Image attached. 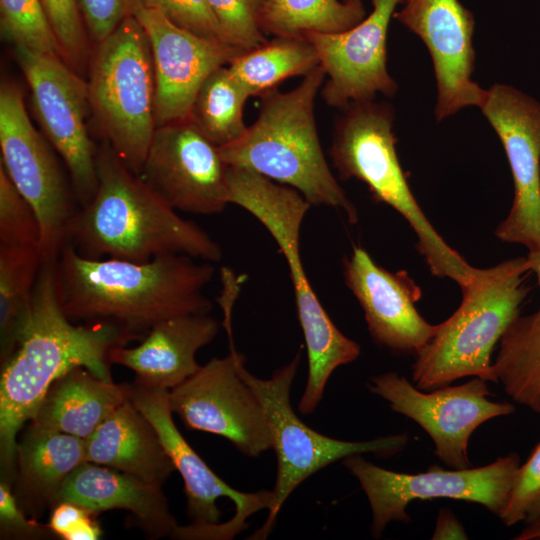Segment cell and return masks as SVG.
<instances>
[{
  "instance_id": "6da1fadb",
  "label": "cell",
  "mask_w": 540,
  "mask_h": 540,
  "mask_svg": "<svg viewBox=\"0 0 540 540\" xmlns=\"http://www.w3.org/2000/svg\"><path fill=\"white\" fill-rule=\"evenodd\" d=\"M55 260L42 261L16 348L1 364V480L10 485L16 472L17 434L34 418L52 383L77 367L113 382L111 350L140 340L111 322L74 324L59 301Z\"/></svg>"
},
{
  "instance_id": "7a4b0ae2",
  "label": "cell",
  "mask_w": 540,
  "mask_h": 540,
  "mask_svg": "<svg viewBox=\"0 0 540 540\" xmlns=\"http://www.w3.org/2000/svg\"><path fill=\"white\" fill-rule=\"evenodd\" d=\"M195 260L178 254L146 262L90 259L66 244L55 260L59 301L73 322H111L142 340L165 319L212 310L204 288L215 268Z\"/></svg>"
},
{
  "instance_id": "3957f363",
  "label": "cell",
  "mask_w": 540,
  "mask_h": 540,
  "mask_svg": "<svg viewBox=\"0 0 540 540\" xmlns=\"http://www.w3.org/2000/svg\"><path fill=\"white\" fill-rule=\"evenodd\" d=\"M96 166L97 190L68 229L66 244L77 253L134 262L172 254L222 259L221 246L154 193L105 141L97 147Z\"/></svg>"
},
{
  "instance_id": "277c9868",
  "label": "cell",
  "mask_w": 540,
  "mask_h": 540,
  "mask_svg": "<svg viewBox=\"0 0 540 540\" xmlns=\"http://www.w3.org/2000/svg\"><path fill=\"white\" fill-rule=\"evenodd\" d=\"M325 78L319 65L295 88L260 97L256 120L238 139L218 148L226 165L290 186L311 205L342 211L355 224L358 212L333 176L318 135L314 106Z\"/></svg>"
},
{
  "instance_id": "5b68a950",
  "label": "cell",
  "mask_w": 540,
  "mask_h": 540,
  "mask_svg": "<svg viewBox=\"0 0 540 540\" xmlns=\"http://www.w3.org/2000/svg\"><path fill=\"white\" fill-rule=\"evenodd\" d=\"M226 183L228 204L253 215L271 234L287 261L308 356L307 382L298 411L310 414L322 400L335 369L355 361L361 353L360 345L333 323L305 274L299 239L311 204L296 189L242 167L227 165Z\"/></svg>"
},
{
  "instance_id": "8992f818",
  "label": "cell",
  "mask_w": 540,
  "mask_h": 540,
  "mask_svg": "<svg viewBox=\"0 0 540 540\" xmlns=\"http://www.w3.org/2000/svg\"><path fill=\"white\" fill-rule=\"evenodd\" d=\"M528 272L526 257L473 267L460 286L459 307L437 325L434 336L416 354L412 380L418 389H436L467 376L498 383L491 355L520 315L529 291L524 282Z\"/></svg>"
},
{
  "instance_id": "52a82bcc",
  "label": "cell",
  "mask_w": 540,
  "mask_h": 540,
  "mask_svg": "<svg viewBox=\"0 0 540 540\" xmlns=\"http://www.w3.org/2000/svg\"><path fill=\"white\" fill-rule=\"evenodd\" d=\"M395 112L386 102H353L336 119L329 155L343 180L365 183L376 201L394 208L417 236V249L430 272L459 286L472 271L467 261L437 233L409 187L396 152Z\"/></svg>"
},
{
  "instance_id": "ba28073f",
  "label": "cell",
  "mask_w": 540,
  "mask_h": 540,
  "mask_svg": "<svg viewBox=\"0 0 540 540\" xmlns=\"http://www.w3.org/2000/svg\"><path fill=\"white\" fill-rule=\"evenodd\" d=\"M88 66L90 111L98 133L138 175L156 122L152 51L135 16L96 43Z\"/></svg>"
},
{
  "instance_id": "9c48e42d",
  "label": "cell",
  "mask_w": 540,
  "mask_h": 540,
  "mask_svg": "<svg viewBox=\"0 0 540 540\" xmlns=\"http://www.w3.org/2000/svg\"><path fill=\"white\" fill-rule=\"evenodd\" d=\"M299 361L300 354L297 353L288 364L275 370L269 379L251 374L245 367L244 357L239 361L242 377L262 404L277 459L271 509L265 523L249 539L268 537L284 502L299 484L314 473L354 454L393 456L403 451L409 441L404 433L368 441H344L311 429L296 415L290 402V389Z\"/></svg>"
},
{
  "instance_id": "30bf717a",
  "label": "cell",
  "mask_w": 540,
  "mask_h": 540,
  "mask_svg": "<svg viewBox=\"0 0 540 540\" xmlns=\"http://www.w3.org/2000/svg\"><path fill=\"white\" fill-rule=\"evenodd\" d=\"M168 393L169 390L151 388L135 380L130 399L153 425L184 480L190 524L178 526L172 538L231 540L248 527L251 515L271 509L272 490L242 492L219 478L178 431Z\"/></svg>"
},
{
  "instance_id": "8fae6325",
  "label": "cell",
  "mask_w": 540,
  "mask_h": 540,
  "mask_svg": "<svg viewBox=\"0 0 540 540\" xmlns=\"http://www.w3.org/2000/svg\"><path fill=\"white\" fill-rule=\"evenodd\" d=\"M0 149V165L38 218L42 260H54L80 205L53 150L32 124L20 87L8 79L0 86Z\"/></svg>"
},
{
  "instance_id": "7c38bea8",
  "label": "cell",
  "mask_w": 540,
  "mask_h": 540,
  "mask_svg": "<svg viewBox=\"0 0 540 540\" xmlns=\"http://www.w3.org/2000/svg\"><path fill=\"white\" fill-rule=\"evenodd\" d=\"M343 464L356 477L368 498L372 511L371 531L378 538L388 523L410 521L406 508L413 500H463L480 504L500 516L520 467V458L510 453L482 467L453 470L432 467L417 474L384 469L362 454L344 458Z\"/></svg>"
},
{
  "instance_id": "4fadbf2b",
  "label": "cell",
  "mask_w": 540,
  "mask_h": 540,
  "mask_svg": "<svg viewBox=\"0 0 540 540\" xmlns=\"http://www.w3.org/2000/svg\"><path fill=\"white\" fill-rule=\"evenodd\" d=\"M18 65L31 92L35 116L46 138L68 169L72 190L83 207L97 186V147L86 119L90 111L88 83L62 58L15 47Z\"/></svg>"
},
{
  "instance_id": "5bb4252c",
  "label": "cell",
  "mask_w": 540,
  "mask_h": 540,
  "mask_svg": "<svg viewBox=\"0 0 540 540\" xmlns=\"http://www.w3.org/2000/svg\"><path fill=\"white\" fill-rule=\"evenodd\" d=\"M230 352L212 358L169 390V403L185 426L216 434L248 457L272 449V437L262 404L239 370L243 357L228 337Z\"/></svg>"
},
{
  "instance_id": "9a60e30c",
  "label": "cell",
  "mask_w": 540,
  "mask_h": 540,
  "mask_svg": "<svg viewBox=\"0 0 540 540\" xmlns=\"http://www.w3.org/2000/svg\"><path fill=\"white\" fill-rule=\"evenodd\" d=\"M487 381L474 378L457 386L424 392L396 372L373 376L369 390L385 399L390 408L419 424L431 437L436 456L453 469L471 467L468 442L484 422L510 415L514 406L494 402Z\"/></svg>"
},
{
  "instance_id": "2e32d148",
  "label": "cell",
  "mask_w": 540,
  "mask_h": 540,
  "mask_svg": "<svg viewBox=\"0 0 540 540\" xmlns=\"http://www.w3.org/2000/svg\"><path fill=\"white\" fill-rule=\"evenodd\" d=\"M480 109L503 145L514 184L510 211L495 235L528 252L540 250V102L497 83Z\"/></svg>"
},
{
  "instance_id": "e0dca14e",
  "label": "cell",
  "mask_w": 540,
  "mask_h": 540,
  "mask_svg": "<svg viewBox=\"0 0 540 540\" xmlns=\"http://www.w3.org/2000/svg\"><path fill=\"white\" fill-rule=\"evenodd\" d=\"M226 171L219 148L188 117L156 127L138 175L176 211L213 215L228 204Z\"/></svg>"
},
{
  "instance_id": "ac0fdd59",
  "label": "cell",
  "mask_w": 540,
  "mask_h": 540,
  "mask_svg": "<svg viewBox=\"0 0 540 540\" xmlns=\"http://www.w3.org/2000/svg\"><path fill=\"white\" fill-rule=\"evenodd\" d=\"M404 0H371L373 10L354 27L338 33H310L320 66L327 77L320 90L331 107L388 98L398 85L387 69V35L396 7Z\"/></svg>"
},
{
  "instance_id": "d6986e66",
  "label": "cell",
  "mask_w": 540,
  "mask_h": 540,
  "mask_svg": "<svg viewBox=\"0 0 540 540\" xmlns=\"http://www.w3.org/2000/svg\"><path fill=\"white\" fill-rule=\"evenodd\" d=\"M393 18L416 34L431 56L438 122L459 110L481 107L487 90L472 80L475 68V19L459 0H404Z\"/></svg>"
},
{
  "instance_id": "ffe728a7",
  "label": "cell",
  "mask_w": 540,
  "mask_h": 540,
  "mask_svg": "<svg viewBox=\"0 0 540 540\" xmlns=\"http://www.w3.org/2000/svg\"><path fill=\"white\" fill-rule=\"evenodd\" d=\"M134 16L144 28L152 51L156 127L188 118L206 78L244 51L180 28L155 9L142 7Z\"/></svg>"
},
{
  "instance_id": "44dd1931",
  "label": "cell",
  "mask_w": 540,
  "mask_h": 540,
  "mask_svg": "<svg viewBox=\"0 0 540 540\" xmlns=\"http://www.w3.org/2000/svg\"><path fill=\"white\" fill-rule=\"evenodd\" d=\"M347 287L361 305L373 340L393 352L417 354L434 336L416 308L421 290L406 271L389 272L361 247L343 260Z\"/></svg>"
},
{
  "instance_id": "7402d4cb",
  "label": "cell",
  "mask_w": 540,
  "mask_h": 540,
  "mask_svg": "<svg viewBox=\"0 0 540 540\" xmlns=\"http://www.w3.org/2000/svg\"><path fill=\"white\" fill-rule=\"evenodd\" d=\"M218 329L209 314L171 317L154 325L139 345L113 348L110 361L134 371L135 380L145 386L170 390L200 368L196 353L216 337Z\"/></svg>"
},
{
  "instance_id": "603a6c76",
  "label": "cell",
  "mask_w": 540,
  "mask_h": 540,
  "mask_svg": "<svg viewBox=\"0 0 540 540\" xmlns=\"http://www.w3.org/2000/svg\"><path fill=\"white\" fill-rule=\"evenodd\" d=\"M59 502H71L97 514L127 510L153 538H172L178 527L162 486L91 462L82 463L67 477L57 495L56 504Z\"/></svg>"
},
{
  "instance_id": "cb8c5ba5",
  "label": "cell",
  "mask_w": 540,
  "mask_h": 540,
  "mask_svg": "<svg viewBox=\"0 0 540 540\" xmlns=\"http://www.w3.org/2000/svg\"><path fill=\"white\" fill-rule=\"evenodd\" d=\"M84 462L83 439L30 424L17 442L11 485L21 509L34 520L52 509L64 481Z\"/></svg>"
},
{
  "instance_id": "d4e9b609",
  "label": "cell",
  "mask_w": 540,
  "mask_h": 540,
  "mask_svg": "<svg viewBox=\"0 0 540 540\" xmlns=\"http://www.w3.org/2000/svg\"><path fill=\"white\" fill-rule=\"evenodd\" d=\"M86 461L162 486L175 467L149 420L128 399L85 440Z\"/></svg>"
},
{
  "instance_id": "484cf974",
  "label": "cell",
  "mask_w": 540,
  "mask_h": 540,
  "mask_svg": "<svg viewBox=\"0 0 540 540\" xmlns=\"http://www.w3.org/2000/svg\"><path fill=\"white\" fill-rule=\"evenodd\" d=\"M132 384L107 382L84 367L52 383L31 424L85 440L130 399Z\"/></svg>"
},
{
  "instance_id": "4316f807",
  "label": "cell",
  "mask_w": 540,
  "mask_h": 540,
  "mask_svg": "<svg viewBox=\"0 0 540 540\" xmlns=\"http://www.w3.org/2000/svg\"><path fill=\"white\" fill-rule=\"evenodd\" d=\"M319 65L316 49L306 37L274 36L241 52L228 69L250 97H262L283 81L304 77Z\"/></svg>"
},
{
  "instance_id": "83f0119b",
  "label": "cell",
  "mask_w": 540,
  "mask_h": 540,
  "mask_svg": "<svg viewBox=\"0 0 540 540\" xmlns=\"http://www.w3.org/2000/svg\"><path fill=\"white\" fill-rule=\"evenodd\" d=\"M493 368L516 402L540 413V311L518 316L499 341Z\"/></svg>"
},
{
  "instance_id": "f1b7e54d",
  "label": "cell",
  "mask_w": 540,
  "mask_h": 540,
  "mask_svg": "<svg viewBox=\"0 0 540 540\" xmlns=\"http://www.w3.org/2000/svg\"><path fill=\"white\" fill-rule=\"evenodd\" d=\"M365 17L363 0H266L259 23L265 34L305 37L342 32Z\"/></svg>"
},
{
  "instance_id": "f546056e",
  "label": "cell",
  "mask_w": 540,
  "mask_h": 540,
  "mask_svg": "<svg viewBox=\"0 0 540 540\" xmlns=\"http://www.w3.org/2000/svg\"><path fill=\"white\" fill-rule=\"evenodd\" d=\"M38 247L0 245V361L16 348L42 263Z\"/></svg>"
},
{
  "instance_id": "4dcf8cb0",
  "label": "cell",
  "mask_w": 540,
  "mask_h": 540,
  "mask_svg": "<svg viewBox=\"0 0 540 540\" xmlns=\"http://www.w3.org/2000/svg\"><path fill=\"white\" fill-rule=\"evenodd\" d=\"M249 94L228 66L213 71L194 99L189 118L217 147L238 139L246 130L244 109Z\"/></svg>"
},
{
  "instance_id": "1f68e13d",
  "label": "cell",
  "mask_w": 540,
  "mask_h": 540,
  "mask_svg": "<svg viewBox=\"0 0 540 540\" xmlns=\"http://www.w3.org/2000/svg\"><path fill=\"white\" fill-rule=\"evenodd\" d=\"M0 28L2 37L15 47L63 59L42 0H0Z\"/></svg>"
},
{
  "instance_id": "d6a6232c",
  "label": "cell",
  "mask_w": 540,
  "mask_h": 540,
  "mask_svg": "<svg viewBox=\"0 0 540 540\" xmlns=\"http://www.w3.org/2000/svg\"><path fill=\"white\" fill-rule=\"evenodd\" d=\"M41 230L34 209L0 165V245L38 247Z\"/></svg>"
},
{
  "instance_id": "836d02e7",
  "label": "cell",
  "mask_w": 540,
  "mask_h": 540,
  "mask_svg": "<svg viewBox=\"0 0 540 540\" xmlns=\"http://www.w3.org/2000/svg\"><path fill=\"white\" fill-rule=\"evenodd\" d=\"M63 60L81 74L90 60L89 35L77 0H42Z\"/></svg>"
},
{
  "instance_id": "e575fe53",
  "label": "cell",
  "mask_w": 540,
  "mask_h": 540,
  "mask_svg": "<svg viewBox=\"0 0 540 540\" xmlns=\"http://www.w3.org/2000/svg\"><path fill=\"white\" fill-rule=\"evenodd\" d=\"M225 40L242 50L267 41L259 23L266 0H207Z\"/></svg>"
},
{
  "instance_id": "d590c367",
  "label": "cell",
  "mask_w": 540,
  "mask_h": 540,
  "mask_svg": "<svg viewBox=\"0 0 540 540\" xmlns=\"http://www.w3.org/2000/svg\"><path fill=\"white\" fill-rule=\"evenodd\" d=\"M142 7L159 11L178 27L200 37L228 43L207 0H142Z\"/></svg>"
},
{
  "instance_id": "8d00e7d4",
  "label": "cell",
  "mask_w": 540,
  "mask_h": 540,
  "mask_svg": "<svg viewBox=\"0 0 540 540\" xmlns=\"http://www.w3.org/2000/svg\"><path fill=\"white\" fill-rule=\"evenodd\" d=\"M540 494V442L529 459L519 467L507 503L499 516L506 526L526 519L532 503Z\"/></svg>"
},
{
  "instance_id": "74e56055",
  "label": "cell",
  "mask_w": 540,
  "mask_h": 540,
  "mask_svg": "<svg viewBox=\"0 0 540 540\" xmlns=\"http://www.w3.org/2000/svg\"><path fill=\"white\" fill-rule=\"evenodd\" d=\"M89 38L98 43L142 8V0H77Z\"/></svg>"
},
{
  "instance_id": "f35d334b",
  "label": "cell",
  "mask_w": 540,
  "mask_h": 540,
  "mask_svg": "<svg viewBox=\"0 0 540 540\" xmlns=\"http://www.w3.org/2000/svg\"><path fill=\"white\" fill-rule=\"evenodd\" d=\"M94 513L71 502H59L51 511L49 528L64 540H97L102 535Z\"/></svg>"
},
{
  "instance_id": "ab89813d",
  "label": "cell",
  "mask_w": 540,
  "mask_h": 540,
  "mask_svg": "<svg viewBox=\"0 0 540 540\" xmlns=\"http://www.w3.org/2000/svg\"><path fill=\"white\" fill-rule=\"evenodd\" d=\"M19 506L9 483L0 481V531L1 538L45 539L55 536L48 524L28 518Z\"/></svg>"
},
{
  "instance_id": "60d3db41",
  "label": "cell",
  "mask_w": 540,
  "mask_h": 540,
  "mask_svg": "<svg viewBox=\"0 0 540 540\" xmlns=\"http://www.w3.org/2000/svg\"><path fill=\"white\" fill-rule=\"evenodd\" d=\"M432 539H467V535L455 515L449 509H441Z\"/></svg>"
},
{
  "instance_id": "b9f144b4",
  "label": "cell",
  "mask_w": 540,
  "mask_h": 540,
  "mask_svg": "<svg viewBox=\"0 0 540 540\" xmlns=\"http://www.w3.org/2000/svg\"><path fill=\"white\" fill-rule=\"evenodd\" d=\"M517 540L540 539V519L527 523V526L515 537Z\"/></svg>"
},
{
  "instance_id": "7bdbcfd3",
  "label": "cell",
  "mask_w": 540,
  "mask_h": 540,
  "mask_svg": "<svg viewBox=\"0 0 540 540\" xmlns=\"http://www.w3.org/2000/svg\"><path fill=\"white\" fill-rule=\"evenodd\" d=\"M526 262L530 272H534L536 274L540 289V250H537L535 252H528V255L526 256Z\"/></svg>"
},
{
  "instance_id": "ee69618b",
  "label": "cell",
  "mask_w": 540,
  "mask_h": 540,
  "mask_svg": "<svg viewBox=\"0 0 540 540\" xmlns=\"http://www.w3.org/2000/svg\"><path fill=\"white\" fill-rule=\"evenodd\" d=\"M538 519H540V494L529 508L525 521L530 523Z\"/></svg>"
}]
</instances>
